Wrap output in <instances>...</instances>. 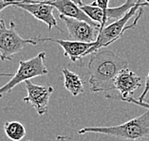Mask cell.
Returning <instances> with one entry per match:
<instances>
[{
    "label": "cell",
    "mask_w": 149,
    "mask_h": 141,
    "mask_svg": "<svg viewBox=\"0 0 149 141\" xmlns=\"http://www.w3.org/2000/svg\"><path fill=\"white\" fill-rule=\"evenodd\" d=\"M127 67L128 62L110 49L101 48L91 53L88 64L91 91L99 93L114 90L117 75Z\"/></svg>",
    "instance_id": "1"
},
{
    "label": "cell",
    "mask_w": 149,
    "mask_h": 141,
    "mask_svg": "<svg viewBox=\"0 0 149 141\" xmlns=\"http://www.w3.org/2000/svg\"><path fill=\"white\" fill-rule=\"evenodd\" d=\"M89 133H102L130 141L149 138V110L123 124L108 127H85L78 132L79 135Z\"/></svg>",
    "instance_id": "2"
},
{
    "label": "cell",
    "mask_w": 149,
    "mask_h": 141,
    "mask_svg": "<svg viewBox=\"0 0 149 141\" xmlns=\"http://www.w3.org/2000/svg\"><path fill=\"white\" fill-rule=\"evenodd\" d=\"M145 6H149L146 1L141 2V0H138L137 5L133 7L125 16L112 22L108 26L104 27V28L100 32L99 36H98L95 45L88 50L86 55L95 52L101 48H104L105 46H108L112 43H114L121 38L127 30L136 27L138 21L143 16V7Z\"/></svg>",
    "instance_id": "3"
},
{
    "label": "cell",
    "mask_w": 149,
    "mask_h": 141,
    "mask_svg": "<svg viewBox=\"0 0 149 141\" xmlns=\"http://www.w3.org/2000/svg\"><path fill=\"white\" fill-rule=\"evenodd\" d=\"M45 60L46 52H39L31 59L20 61L18 69L13 74V78L0 87V97L7 93L12 92V90L21 82H26L33 78L48 74L49 70L45 64Z\"/></svg>",
    "instance_id": "4"
},
{
    "label": "cell",
    "mask_w": 149,
    "mask_h": 141,
    "mask_svg": "<svg viewBox=\"0 0 149 141\" xmlns=\"http://www.w3.org/2000/svg\"><path fill=\"white\" fill-rule=\"evenodd\" d=\"M36 37L24 39L17 33L15 23L10 21V26H6L5 19L0 18V60L12 61L15 54L19 53L28 45L38 44Z\"/></svg>",
    "instance_id": "5"
},
{
    "label": "cell",
    "mask_w": 149,
    "mask_h": 141,
    "mask_svg": "<svg viewBox=\"0 0 149 141\" xmlns=\"http://www.w3.org/2000/svg\"><path fill=\"white\" fill-rule=\"evenodd\" d=\"M138 3V0H126V1L122 4L121 6L113 7V8H107L105 10L100 9L96 6L93 5H84L80 8L82 10L88 15L90 19L93 20L94 22L100 24L101 31L104 30L105 27V24L108 20L110 19H120L123 16L131 10L133 7H135ZM100 31V32H101Z\"/></svg>",
    "instance_id": "6"
},
{
    "label": "cell",
    "mask_w": 149,
    "mask_h": 141,
    "mask_svg": "<svg viewBox=\"0 0 149 141\" xmlns=\"http://www.w3.org/2000/svg\"><path fill=\"white\" fill-rule=\"evenodd\" d=\"M13 7L21 9L31 14L34 18L48 26L49 30H52L56 28L60 32H63L61 28L58 26L56 18L53 15L54 7L45 4L42 0H13Z\"/></svg>",
    "instance_id": "7"
},
{
    "label": "cell",
    "mask_w": 149,
    "mask_h": 141,
    "mask_svg": "<svg viewBox=\"0 0 149 141\" xmlns=\"http://www.w3.org/2000/svg\"><path fill=\"white\" fill-rule=\"evenodd\" d=\"M60 19L66 25L70 37L73 41L83 43H95L100 34L101 28L94 27L88 22L60 14Z\"/></svg>",
    "instance_id": "8"
},
{
    "label": "cell",
    "mask_w": 149,
    "mask_h": 141,
    "mask_svg": "<svg viewBox=\"0 0 149 141\" xmlns=\"http://www.w3.org/2000/svg\"><path fill=\"white\" fill-rule=\"evenodd\" d=\"M27 96L23 99L24 102L31 103L39 115H45L48 112L49 99L53 93V87L49 85H38L31 81L25 82Z\"/></svg>",
    "instance_id": "9"
},
{
    "label": "cell",
    "mask_w": 149,
    "mask_h": 141,
    "mask_svg": "<svg viewBox=\"0 0 149 141\" xmlns=\"http://www.w3.org/2000/svg\"><path fill=\"white\" fill-rule=\"evenodd\" d=\"M39 43L52 42L59 45L64 50V56L68 57L71 62H76L83 57L86 56L88 51L95 45V43H83L77 42L73 40H62V39H53L50 37H40L37 36Z\"/></svg>",
    "instance_id": "10"
},
{
    "label": "cell",
    "mask_w": 149,
    "mask_h": 141,
    "mask_svg": "<svg viewBox=\"0 0 149 141\" xmlns=\"http://www.w3.org/2000/svg\"><path fill=\"white\" fill-rule=\"evenodd\" d=\"M115 89L121 94L122 99L130 97L136 90L141 87V78L128 67L123 69L117 75L114 82Z\"/></svg>",
    "instance_id": "11"
},
{
    "label": "cell",
    "mask_w": 149,
    "mask_h": 141,
    "mask_svg": "<svg viewBox=\"0 0 149 141\" xmlns=\"http://www.w3.org/2000/svg\"><path fill=\"white\" fill-rule=\"evenodd\" d=\"M42 1L45 4L54 7V9H56L62 15L74 18V19H78L81 21H85V22H88L94 27L101 28L100 24L94 22L93 20L90 19L83 12L82 9L79 6L76 5L74 2H72L71 0H42Z\"/></svg>",
    "instance_id": "12"
},
{
    "label": "cell",
    "mask_w": 149,
    "mask_h": 141,
    "mask_svg": "<svg viewBox=\"0 0 149 141\" xmlns=\"http://www.w3.org/2000/svg\"><path fill=\"white\" fill-rule=\"evenodd\" d=\"M64 76V86L73 97H77L85 92L83 79L77 73L70 71L68 68L65 67L62 70Z\"/></svg>",
    "instance_id": "13"
},
{
    "label": "cell",
    "mask_w": 149,
    "mask_h": 141,
    "mask_svg": "<svg viewBox=\"0 0 149 141\" xmlns=\"http://www.w3.org/2000/svg\"><path fill=\"white\" fill-rule=\"evenodd\" d=\"M4 132L9 139L13 141H20L26 135V128L19 121L12 120L4 123Z\"/></svg>",
    "instance_id": "14"
},
{
    "label": "cell",
    "mask_w": 149,
    "mask_h": 141,
    "mask_svg": "<svg viewBox=\"0 0 149 141\" xmlns=\"http://www.w3.org/2000/svg\"><path fill=\"white\" fill-rule=\"evenodd\" d=\"M121 100H123V102H125L133 103V104H135V105L143 107L146 110H149V102H140V100H135L134 97H126V99H122V97H121Z\"/></svg>",
    "instance_id": "15"
},
{
    "label": "cell",
    "mask_w": 149,
    "mask_h": 141,
    "mask_svg": "<svg viewBox=\"0 0 149 141\" xmlns=\"http://www.w3.org/2000/svg\"><path fill=\"white\" fill-rule=\"evenodd\" d=\"M91 5L96 6L100 9L105 10L109 8V0H95L93 3H91Z\"/></svg>",
    "instance_id": "16"
},
{
    "label": "cell",
    "mask_w": 149,
    "mask_h": 141,
    "mask_svg": "<svg viewBox=\"0 0 149 141\" xmlns=\"http://www.w3.org/2000/svg\"><path fill=\"white\" fill-rule=\"evenodd\" d=\"M149 92V71H148V74H147V77L145 79V85H144V90L143 94L139 97V99L138 100H140V102H144V97H146L147 93Z\"/></svg>",
    "instance_id": "17"
},
{
    "label": "cell",
    "mask_w": 149,
    "mask_h": 141,
    "mask_svg": "<svg viewBox=\"0 0 149 141\" xmlns=\"http://www.w3.org/2000/svg\"><path fill=\"white\" fill-rule=\"evenodd\" d=\"M10 6H13V0H0V12Z\"/></svg>",
    "instance_id": "18"
},
{
    "label": "cell",
    "mask_w": 149,
    "mask_h": 141,
    "mask_svg": "<svg viewBox=\"0 0 149 141\" xmlns=\"http://www.w3.org/2000/svg\"><path fill=\"white\" fill-rule=\"evenodd\" d=\"M53 141H68V137L65 135H58Z\"/></svg>",
    "instance_id": "19"
},
{
    "label": "cell",
    "mask_w": 149,
    "mask_h": 141,
    "mask_svg": "<svg viewBox=\"0 0 149 141\" xmlns=\"http://www.w3.org/2000/svg\"><path fill=\"white\" fill-rule=\"evenodd\" d=\"M72 2H74L76 5L79 6V7H82L85 4H84V0H71Z\"/></svg>",
    "instance_id": "20"
},
{
    "label": "cell",
    "mask_w": 149,
    "mask_h": 141,
    "mask_svg": "<svg viewBox=\"0 0 149 141\" xmlns=\"http://www.w3.org/2000/svg\"><path fill=\"white\" fill-rule=\"evenodd\" d=\"M145 1H146V2L148 3V5H149V0H145Z\"/></svg>",
    "instance_id": "21"
},
{
    "label": "cell",
    "mask_w": 149,
    "mask_h": 141,
    "mask_svg": "<svg viewBox=\"0 0 149 141\" xmlns=\"http://www.w3.org/2000/svg\"><path fill=\"white\" fill-rule=\"evenodd\" d=\"M27 141H31V140H27Z\"/></svg>",
    "instance_id": "22"
}]
</instances>
